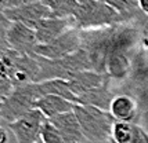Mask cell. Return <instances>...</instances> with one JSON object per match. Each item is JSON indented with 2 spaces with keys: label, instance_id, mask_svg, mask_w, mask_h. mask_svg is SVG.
I'll return each mask as SVG.
<instances>
[{
  "label": "cell",
  "instance_id": "obj_1",
  "mask_svg": "<svg viewBox=\"0 0 148 143\" xmlns=\"http://www.w3.org/2000/svg\"><path fill=\"white\" fill-rule=\"evenodd\" d=\"M36 57L39 61V76L36 83L54 78L69 81L79 72L91 70L89 55L83 48H79L76 52L61 59H46L39 55Z\"/></svg>",
  "mask_w": 148,
  "mask_h": 143
},
{
  "label": "cell",
  "instance_id": "obj_2",
  "mask_svg": "<svg viewBox=\"0 0 148 143\" xmlns=\"http://www.w3.org/2000/svg\"><path fill=\"white\" fill-rule=\"evenodd\" d=\"M72 18L79 30H90L125 24L121 14L103 0H89L79 3Z\"/></svg>",
  "mask_w": 148,
  "mask_h": 143
},
{
  "label": "cell",
  "instance_id": "obj_3",
  "mask_svg": "<svg viewBox=\"0 0 148 143\" xmlns=\"http://www.w3.org/2000/svg\"><path fill=\"white\" fill-rule=\"evenodd\" d=\"M73 113L86 140L90 143H107L111 142V132L115 124V118L110 114V111L101 110L93 106L75 105Z\"/></svg>",
  "mask_w": 148,
  "mask_h": 143
},
{
  "label": "cell",
  "instance_id": "obj_4",
  "mask_svg": "<svg viewBox=\"0 0 148 143\" xmlns=\"http://www.w3.org/2000/svg\"><path fill=\"white\" fill-rule=\"evenodd\" d=\"M111 33H112V26L80 30L82 48L89 55L91 70L97 72L100 74H107V61L110 55Z\"/></svg>",
  "mask_w": 148,
  "mask_h": 143
},
{
  "label": "cell",
  "instance_id": "obj_5",
  "mask_svg": "<svg viewBox=\"0 0 148 143\" xmlns=\"http://www.w3.org/2000/svg\"><path fill=\"white\" fill-rule=\"evenodd\" d=\"M40 98L42 95L39 92L38 83H29L25 85L14 87L10 96L0 105L3 121L10 124L22 117L24 114L29 113L35 109V103Z\"/></svg>",
  "mask_w": 148,
  "mask_h": 143
},
{
  "label": "cell",
  "instance_id": "obj_6",
  "mask_svg": "<svg viewBox=\"0 0 148 143\" xmlns=\"http://www.w3.org/2000/svg\"><path fill=\"white\" fill-rule=\"evenodd\" d=\"M1 57L8 65V78L11 80L14 87L38 81L39 61L36 54H19L8 48Z\"/></svg>",
  "mask_w": 148,
  "mask_h": 143
},
{
  "label": "cell",
  "instance_id": "obj_7",
  "mask_svg": "<svg viewBox=\"0 0 148 143\" xmlns=\"http://www.w3.org/2000/svg\"><path fill=\"white\" fill-rule=\"evenodd\" d=\"M79 48H82L80 30L72 28L49 44H38L35 54L46 59H61L76 52Z\"/></svg>",
  "mask_w": 148,
  "mask_h": 143
},
{
  "label": "cell",
  "instance_id": "obj_8",
  "mask_svg": "<svg viewBox=\"0 0 148 143\" xmlns=\"http://www.w3.org/2000/svg\"><path fill=\"white\" fill-rule=\"evenodd\" d=\"M46 120L38 109H33L18 120L7 124V128L13 132L17 143H36L40 139V131Z\"/></svg>",
  "mask_w": 148,
  "mask_h": 143
},
{
  "label": "cell",
  "instance_id": "obj_9",
  "mask_svg": "<svg viewBox=\"0 0 148 143\" xmlns=\"http://www.w3.org/2000/svg\"><path fill=\"white\" fill-rule=\"evenodd\" d=\"M4 17L8 22H18V24H22V25L35 29V26L42 20L50 18L54 15L49 7L43 4L40 0H38V1L26 3V4L18 7L7 8L4 11Z\"/></svg>",
  "mask_w": 148,
  "mask_h": 143
},
{
  "label": "cell",
  "instance_id": "obj_10",
  "mask_svg": "<svg viewBox=\"0 0 148 143\" xmlns=\"http://www.w3.org/2000/svg\"><path fill=\"white\" fill-rule=\"evenodd\" d=\"M6 40L10 50L28 55H33L35 48L39 44L35 29L18 22H10L7 26Z\"/></svg>",
  "mask_w": 148,
  "mask_h": 143
},
{
  "label": "cell",
  "instance_id": "obj_11",
  "mask_svg": "<svg viewBox=\"0 0 148 143\" xmlns=\"http://www.w3.org/2000/svg\"><path fill=\"white\" fill-rule=\"evenodd\" d=\"M72 28H75V21L72 17L69 18L50 17V18L42 20L35 26L38 43L39 44H49Z\"/></svg>",
  "mask_w": 148,
  "mask_h": 143
},
{
  "label": "cell",
  "instance_id": "obj_12",
  "mask_svg": "<svg viewBox=\"0 0 148 143\" xmlns=\"http://www.w3.org/2000/svg\"><path fill=\"white\" fill-rule=\"evenodd\" d=\"M110 114L116 121H125V123H136L141 117L140 107L134 96L129 94H116L110 106Z\"/></svg>",
  "mask_w": 148,
  "mask_h": 143
},
{
  "label": "cell",
  "instance_id": "obj_13",
  "mask_svg": "<svg viewBox=\"0 0 148 143\" xmlns=\"http://www.w3.org/2000/svg\"><path fill=\"white\" fill-rule=\"evenodd\" d=\"M50 123L57 128L60 135L62 136L65 143H84L87 142L84 138L80 124L77 121L73 110L66 111L62 114H58L56 117L49 120Z\"/></svg>",
  "mask_w": 148,
  "mask_h": 143
},
{
  "label": "cell",
  "instance_id": "obj_14",
  "mask_svg": "<svg viewBox=\"0 0 148 143\" xmlns=\"http://www.w3.org/2000/svg\"><path fill=\"white\" fill-rule=\"evenodd\" d=\"M111 78L108 74H100L94 70H84V72H79L73 78H71L68 81V85L71 88L72 94L76 96L82 95L84 92L98 88V87H103L105 84H110Z\"/></svg>",
  "mask_w": 148,
  "mask_h": 143
},
{
  "label": "cell",
  "instance_id": "obj_15",
  "mask_svg": "<svg viewBox=\"0 0 148 143\" xmlns=\"http://www.w3.org/2000/svg\"><path fill=\"white\" fill-rule=\"evenodd\" d=\"M134 55V54H133ZM133 55L121 51H114L108 55L107 61V74L110 78H114L116 81H127L132 73V61Z\"/></svg>",
  "mask_w": 148,
  "mask_h": 143
},
{
  "label": "cell",
  "instance_id": "obj_16",
  "mask_svg": "<svg viewBox=\"0 0 148 143\" xmlns=\"http://www.w3.org/2000/svg\"><path fill=\"white\" fill-rule=\"evenodd\" d=\"M76 103L69 102L64 98L57 96V95H46L36 101L35 109H38L47 120L56 117L58 114H62L66 111H72L73 106Z\"/></svg>",
  "mask_w": 148,
  "mask_h": 143
},
{
  "label": "cell",
  "instance_id": "obj_17",
  "mask_svg": "<svg viewBox=\"0 0 148 143\" xmlns=\"http://www.w3.org/2000/svg\"><path fill=\"white\" fill-rule=\"evenodd\" d=\"M116 94L110 90V84H105L103 87H98L94 90L84 92L77 96L76 105H83V106H93L101 110L110 111L111 102Z\"/></svg>",
  "mask_w": 148,
  "mask_h": 143
},
{
  "label": "cell",
  "instance_id": "obj_18",
  "mask_svg": "<svg viewBox=\"0 0 148 143\" xmlns=\"http://www.w3.org/2000/svg\"><path fill=\"white\" fill-rule=\"evenodd\" d=\"M38 88L39 92L42 96H46V95H57V96H61L69 101V102H73L76 103V96L72 94L71 88L68 85V81L65 80H60V78H54V80H46V81H40L38 83Z\"/></svg>",
  "mask_w": 148,
  "mask_h": 143
},
{
  "label": "cell",
  "instance_id": "obj_19",
  "mask_svg": "<svg viewBox=\"0 0 148 143\" xmlns=\"http://www.w3.org/2000/svg\"><path fill=\"white\" fill-rule=\"evenodd\" d=\"M43 4L50 8L54 17L57 18H69L76 11L77 0H40Z\"/></svg>",
  "mask_w": 148,
  "mask_h": 143
},
{
  "label": "cell",
  "instance_id": "obj_20",
  "mask_svg": "<svg viewBox=\"0 0 148 143\" xmlns=\"http://www.w3.org/2000/svg\"><path fill=\"white\" fill-rule=\"evenodd\" d=\"M136 123L115 121L111 132V142L114 143H133Z\"/></svg>",
  "mask_w": 148,
  "mask_h": 143
},
{
  "label": "cell",
  "instance_id": "obj_21",
  "mask_svg": "<svg viewBox=\"0 0 148 143\" xmlns=\"http://www.w3.org/2000/svg\"><path fill=\"white\" fill-rule=\"evenodd\" d=\"M40 140L43 143H65L62 136L60 135L57 128L49 120H46L42 131H40Z\"/></svg>",
  "mask_w": 148,
  "mask_h": 143
},
{
  "label": "cell",
  "instance_id": "obj_22",
  "mask_svg": "<svg viewBox=\"0 0 148 143\" xmlns=\"http://www.w3.org/2000/svg\"><path fill=\"white\" fill-rule=\"evenodd\" d=\"M14 90V84L10 78H0V103L4 102Z\"/></svg>",
  "mask_w": 148,
  "mask_h": 143
},
{
  "label": "cell",
  "instance_id": "obj_23",
  "mask_svg": "<svg viewBox=\"0 0 148 143\" xmlns=\"http://www.w3.org/2000/svg\"><path fill=\"white\" fill-rule=\"evenodd\" d=\"M133 143H148V131L144 127H141L140 124H136L134 127Z\"/></svg>",
  "mask_w": 148,
  "mask_h": 143
},
{
  "label": "cell",
  "instance_id": "obj_24",
  "mask_svg": "<svg viewBox=\"0 0 148 143\" xmlns=\"http://www.w3.org/2000/svg\"><path fill=\"white\" fill-rule=\"evenodd\" d=\"M8 8V1L7 0H0V24L3 25H10V22L4 17V11Z\"/></svg>",
  "mask_w": 148,
  "mask_h": 143
},
{
  "label": "cell",
  "instance_id": "obj_25",
  "mask_svg": "<svg viewBox=\"0 0 148 143\" xmlns=\"http://www.w3.org/2000/svg\"><path fill=\"white\" fill-rule=\"evenodd\" d=\"M0 78H8V65L3 57H0Z\"/></svg>",
  "mask_w": 148,
  "mask_h": 143
},
{
  "label": "cell",
  "instance_id": "obj_26",
  "mask_svg": "<svg viewBox=\"0 0 148 143\" xmlns=\"http://www.w3.org/2000/svg\"><path fill=\"white\" fill-rule=\"evenodd\" d=\"M8 1V8H13V7H18L26 3H32V1H38V0H7Z\"/></svg>",
  "mask_w": 148,
  "mask_h": 143
},
{
  "label": "cell",
  "instance_id": "obj_27",
  "mask_svg": "<svg viewBox=\"0 0 148 143\" xmlns=\"http://www.w3.org/2000/svg\"><path fill=\"white\" fill-rule=\"evenodd\" d=\"M138 8L144 15H148V0H138Z\"/></svg>",
  "mask_w": 148,
  "mask_h": 143
},
{
  "label": "cell",
  "instance_id": "obj_28",
  "mask_svg": "<svg viewBox=\"0 0 148 143\" xmlns=\"http://www.w3.org/2000/svg\"><path fill=\"white\" fill-rule=\"evenodd\" d=\"M0 143H8V132L0 125Z\"/></svg>",
  "mask_w": 148,
  "mask_h": 143
},
{
  "label": "cell",
  "instance_id": "obj_29",
  "mask_svg": "<svg viewBox=\"0 0 148 143\" xmlns=\"http://www.w3.org/2000/svg\"><path fill=\"white\" fill-rule=\"evenodd\" d=\"M84 1H89V0H77V3H84Z\"/></svg>",
  "mask_w": 148,
  "mask_h": 143
},
{
  "label": "cell",
  "instance_id": "obj_30",
  "mask_svg": "<svg viewBox=\"0 0 148 143\" xmlns=\"http://www.w3.org/2000/svg\"><path fill=\"white\" fill-rule=\"evenodd\" d=\"M1 120H3V116H1V110H0V123H1Z\"/></svg>",
  "mask_w": 148,
  "mask_h": 143
},
{
  "label": "cell",
  "instance_id": "obj_31",
  "mask_svg": "<svg viewBox=\"0 0 148 143\" xmlns=\"http://www.w3.org/2000/svg\"><path fill=\"white\" fill-rule=\"evenodd\" d=\"M36 143H43V142H42V140H40V139H39V140H38V142H36Z\"/></svg>",
  "mask_w": 148,
  "mask_h": 143
},
{
  "label": "cell",
  "instance_id": "obj_32",
  "mask_svg": "<svg viewBox=\"0 0 148 143\" xmlns=\"http://www.w3.org/2000/svg\"><path fill=\"white\" fill-rule=\"evenodd\" d=\"M0 105H1V103H0Z\"/></svg>",
  "mask_w": 148,
  "mask_h": 143
}]
</instances>
